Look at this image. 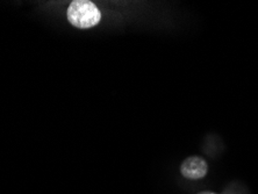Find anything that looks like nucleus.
<instances>
[{"instance_id": "nucleus-2", "label": "nucleus", "mask_w": 258, "mask_h": 194, "mask_svg": "<svg viewBox=\"0 0 258 194\" xmlns=\"http://www.w3.org/2000/svg\"><path fill=\"white\" fill-rule=\"evenodd\" d=\"M180 172L187 179H200L207 173V164L200 157H189L181 164Z\"/></svg>"}, {"instance_id": "nucleus-1", "label": "nucleus", "mask_w": 258, "mask_h": 194, "mask_svg": "<svg viewBox=\"0 0 258 194\" xmlns=\"http://www.w3.org/2000/svg\"><path fill=\"white\" fill-rule=\"evenodd\" d=\"M68 19L75 27L86 29L99 24L101 13L93 3L86 0H76L68 9Z\"/></svg>"}]
</instances>
